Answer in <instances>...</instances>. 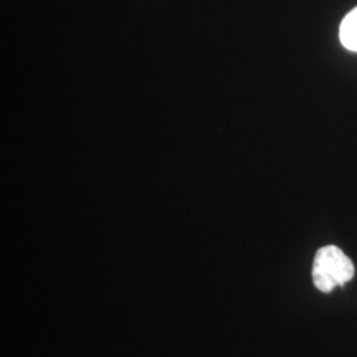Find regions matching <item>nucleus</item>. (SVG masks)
I'll use <instances>...</instances> for the list:
<instances>
[{
  "instance_id": "nucleus-1",
  "label": "nucleus",
  "mask_w": 357,
  "mask_h": 357,
  "mask_svg": "<svg viewBox=\"0 0 357 357\" xmlns=\"http://www.w3.org/2000/svg\"><path fill=\"white\" fill-rule=\"evenodd\" d=\"M355 275L352 261L337 246L328 245L318 250L312 265V281L321 293L344 286Z\"/></svg>"
},
{
  "instance_id": "nucleus-2",
  "label": "nucleus",
  "mask_w": 357,
  "mask_h": 357,
  "mask_svg": "<svg viewBox=\"0 0 357 357\" xmlns=\"http://www.w3.org/2000/svg\"><path fill=\"white\" fill-rule=\"evenodd\" d=\"M340 40L347 50L357 52V7L343 19L340 26Z\"/></svg>"
}]
</instances>
